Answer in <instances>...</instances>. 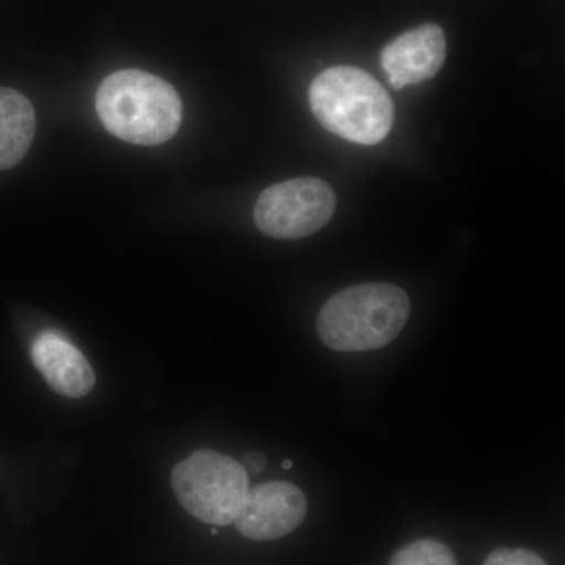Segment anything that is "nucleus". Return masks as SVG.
I'll return each mask as SVG.
<instances>
[{
	"instance_id": "nucleus-7",
	"label": "nucleus",
	"mask_w": 565,
	"mask_h": 565,
	"mask_svg": "<svg viewBox=\"0 0 565 565\" xmlns=\"http://www.w3.org/2000/svg\"><path fill=\"white\" fill-rule=\"evenodd\" d=\"M446 61L444 29L423 24L403 33L382 50L381 62L394 90L429 81Z\"/></svg>"
},
{
	"instance_id": "nucleus-4",
	"label": "nucleus",
	"mask_w": 565,
	"mask_h": 565,
	"mask_svg": "<svg viewBox=\"0 0 565 565\" xmlns=\"http://www.w3.org/2000/svg\"><path fill=\"white\" fill-rule=\"evenodd\" d=\"M172 484L189 514L207 525L226 526L248 492V475L233 457L202 449L174 467Z\"/></svg>"
},
{
	"instance_id": "nucleus-8",
	"label": "nucleus",
	"mask_w": 565,
	"mask_h": 565,
	"mask_svg": "<svg viewBox=\"0 0 565 565\" xmlns=\"http://www.w3.org/2000/svg\"><path fill=\"white\" fill-rule=\"evenodd\" d=\"M32 360L55 393L84 397L95 386V371L79 349L54 332H44L32 344Z\"/></svg>"
},
{
	"instance_id": "nucleus-6",
	"label": "nucleus",
	"mask_w": 565,
	"mask_h": 565,
	"mask_svg": "<svg viewBox=\"0 0 565 565\" xmlns=\"http://www.w3.org/2000/svg\"><path fill=\"white\" fill-rule=\"evenodd\" d=\"M307 515V498L289 482H266L248 489L234 519L237 531L252 541H275L292 533Z\"/></svg>"
},
{
	"instance_id": "nucleus-12",
	"label": "nucleus",
	"mask_w": 565,
	"mask_h": 565,
	"mask_svg": "<svg viewBox=\"0 0 565 565\" xmlns=\"http://www.w3.org/2000/svg\"><path fill=\"white\" fill-rule=\"evenodd\" d=\"M266 465H267L266 457H264L262 455V452L252 451V452H247V455L244 456L243 467L245 468V471H248V473H252V475L263 473L264 468H266Z\"/></svg>"
},
{
	"instance_id": "nucleus-1",
	"label": "nucleus",
	"mask_w": 565,
	"mask_h": 565,
	"mask_svg": "<svg viewBox=\"0 0 565 565\" xmlns=\"http://www.w3.org/2000/svg\"><path fill=\"white\" fill-rule=\"evenodd\" d=\"M96 111L111 136L143 147L166 143L182 121L181 98L172 85L140 70L106 77L96 93Z\"/></svg>"
},
{
	"instance_id": "nucleus-3",
	"label": "nucleus",
	"mask_w": 565,
	"mask_h": 565,
	"mask_svg": "<svg viewBox=\"0 0 565 565\" xmlns=\"http://www.w3.org/2000/svg\"><path fill=\"white\" fill-rule=\"evenodd\" d=\"M308 96L318 121L341 139L371 147L392 131V98L366 71L355 66L322 71Z\"/></svg>"
},
{
	"instance_id": "nucleus-9",
	"label": "nucleus",
	"mask_w": 565,
	"mask_h": 565,
	"mask_svg": "<svg viewBox=\"0 0 565 565\" xmlns=\"http://www.w3.org/2000/svg\"><path fill=\"white\" fill-rule=\"evenodd\" d=\"M35 128L32 103L13 88L0 87V170H9L25 158Z\"/></svg>"
},
{
	"instance_id": "nucleus-13",
	"label": "nucleus",
	"mask_w": 565,
	"mask_h": 565,
	"mask_svg": "<svg viewBox=\"0 0 565 565\" xmlns=\"http://www.w3.org/2000/svg\"><path fill=\"white\" fill-rule=\"evenodd\" d=\"M282 468H285V470H291V468H292L291 460H285V462H282Z\"/></svg>"
},
{
	"instance_id": "nucleus-11",
	"label": "nucleus",
	"mask_w": 565,
	"mask_h": 565,
	"mask_svg": "<svg viewBox=\"0 0 565 565\" xmlns=\"http://www.w3.org/2000/svg\"><path fill=\"white\" fill-rule=\"evenodd\" d=\"M484 565H546L541 556L522 548L494 550L487 557Z\"/></svg>"
},
{
	"instance_id": "nucleus-5",
	"label": "nucleus",
	"mask_w": 565,
	"mask_h": 565,
	"mask_svg": "<svg viewBox=\"0 0 565 565\" xmlns=\"http://www.w3.org/2000/svg\"><path fill=\"white\" fill-rule=\"evenodd\" d=\"M337 195L319 178H296L270 185L259 195L255 223L275 239H302L322 230L333 217Z\"/></svg>"
},
{
	"instance_id": "nucleus-2",
	"label": "nucleus",
	"mask_w": 565,
	"mask_h": 565,
	"mask_svg": "<svg viewBox=\"0 0 565 565\" xmlns=\"http://www.w3.org/2000/svg\"><path fill=\"white\" fill-rule=\"evenodd\" d=\"M411 315L404 289L366 282L334 294L318 318L323 344L338 352L377 351L396 340Z\"/></svg>"
},
{
	"instance_id": "nucleus-10",
	"label": "nucleus",
	"mask_w": 565,
	"mask_h": 565,
	"mask_svg": "<svg viewBox=\"0 0 565 565\" xmlns=\"http://www.w3.org/2000/svg\"><path fill=\"white\" fill-rule=\"evenodd\" d=\"M388 565H457V561L441 542L423 539L394 553Z\"/></svg>"
},
{
	"instance_id": "nucleus-14",
	"label": "nucleus",
	"mask_w": 565,
	"mask_h": 565,
	"mask_svg": "<svg viewBox=\"0 0 565 565\" xmlns=\"http://www.w3.org/2000/svg\"><path fill=\"white\" fill-rule=\"evenodd\" d=\"M211 534H212V535H217V534H218V531H217V530H212V531H211Z\"/></svg>"
}]
</instances>
